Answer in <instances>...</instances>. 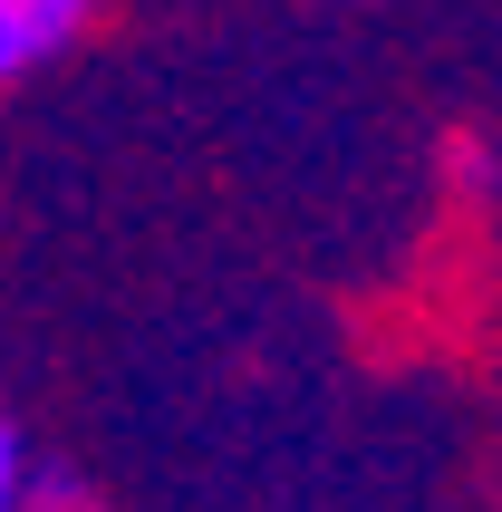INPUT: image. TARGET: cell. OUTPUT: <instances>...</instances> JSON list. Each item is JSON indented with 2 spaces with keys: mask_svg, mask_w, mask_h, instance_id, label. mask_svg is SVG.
<instances>
[{
  "mask_svg": "<svg viewBox=\"0 0 502 512\" xmlns=\"http://www.w3.org/2000/svg\"><path fill=\"white\" fill-rule=\"evenodd\" d=\"M107 0H0V87L49 68L58 49H78V29L97 20Z\"/></svg>",
  "mask_w": 502,
  "mask_h": 512,
  "instance_id": "obj_1",
  "label": "cell"
},
{
  "mask_svg": "<svg viewBox=\"0 0 502 512\" xmlns=\"http://www.w3.org/2000/svg\"><path fill=\"white\" fill-rule=\"evenodd\" d=\"M20 512H107L97 484H87L78 464H29V503Z\"/></svg>",
  "mask_w": 502,
  "mask_h": 512,
  "instance_id": "obj_2",
  "label": "cell"
},
{
  "mask_svg": "<svg viewBox=\"0 0 502 512\" xmlns=\"http://www.w3.org/2000/svg\"><path fill=\"white\" fill-rule=\"evenodd\" d=\"M29 503V445H20V426L0 416V512H20Z\"/></svg>",
  "mask_w": 502,
  "mask_h": 512,
  "instance_id": "obj_3",
  "label": "cell"
}]
</instances>
